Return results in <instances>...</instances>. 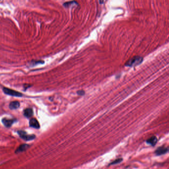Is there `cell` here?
<instances>
[{"mask_svg":"<svg viewBox=\"0 0 169 169\" xmlns=\"http://www.w3.org/2000/svg\"><path fill=\"white\" fill-rule=\"evenodd\" d=\"M143 61V58L140 56H135L129 59L125 64L126 67H133L140 64Z\"/></svg>","mask_w":169,"mask_h":169,"instance_id":"1","label":"cell"},{"mask_svg":"<svg viewBox=\"0 0 169 169\" xmlns=\"http://www.w3.org/2000/svg\"><path fill=\"white\" fill-rule=\"evenodd\" d=\"M18 133L19 136L24 140L26 141H30L33 140L35 138V135H30L28 134L26 132L23 130H18Z\"/></svg>","mask_w":169,"mask_h":169,"instance_id":"2","label":"cell"},{"mask_svg":"<svg viewBox=\"0 0 169 169\" xmlns=\"http://www.w3.org/2000/svg\"><path fill=\"white\" fill-rule=\"evenodd\" d=\"M3 91L4 93H6V94L9 95L10 96H15V97H22V94L14 90H12L11 89H9L8 88L4 87L3 88Z\"/></svg>","mask_w":169,"mask_h":169,"instance_id":"3","label":"cell"},{"mask_svg":"<svg viewBox=\"0 0 169 169\" xmlns=\"http://www.w3.org/2000/svg\"><path fill=\"white\" fill-rule=\"evenodd\" d=\"M15 121V120L10 119L7 118H4L2 120V123L7 128H9L13 124Z\"/></svg>","mask_w":169,"mask_h":169,"instance_id":"4","label":"cell"},{"mask_svg":"<svg viewBox=\"0 0 169 169\" xmlns=\"http://www.w3.org/2000/svg\"><path fill=\"white\" fill-rule=\"evenodd\" d=\"M29 125L32 128H33L36 129H38L40 128V125L39 123L35 118L31 119L29 121Z\"/></svg>","mask_w":169,"mask_h":169,"instance_id":"5","label":"cell"},{"mask_svg":"<svg viewBox=\"0 0 169 169\" xmlns=\"http://www.w3.org/2000/svg\"><path fill=\"white\" fill-rule=\"evenodd\" d=\"M168 152V149L165 147H159L155 151V153L157 156H160L165 154Z\"/></svg>","mask_w":169,"mask_h":169,"instance_id":"6","label":"cell"},{"mask_svg":"<svg viewBox=\"0 0 169 169\" xmlns=\"http://www.w3.org/2000/svg\"><path fill=\"white\" fill-rule=\"evenodd\" d=\"M157 141L158 139L156 136H152L146 140V143L152 146H154L156 144Z\"/></svg>","mask_w":169,"mask_h":169,"instance_id":"7","label":"cell"},{"mask_svg":"<svg viewBox=\"0 0 169 169\" xmlns=\"http://www.w3.org/2000/svg\"><path fill=\"white\" fill-rule=\"evenodd\" d=\"M29 145L28 144H22L20 145L18 148V149L15 151V153H19L20 152H23L25 151L26 149H27L29 147Z\"/></svg>","mask_w":169,"mask_h":169,"instance_id":"8","label":"cell"},{"mask_svg":"<svg viewBox=\"0 0 169 169\" xmlns=\"http://www.w3.org/2000/svg\"><path fill=\"white\" fill-rule=\"evenodd\" d=\"M33 114V112L32 109L27 108L24 110V115L25 117L29 118L32 117Z\"/></svg>","mask_w":169,"mask_h":169,"instance_id":"9","label":"cell"},{"mask_svg":"<svg viewBox=\"0 0 169 169\" xmlns=\"http://www.w3.org/2000/svg\"><path fill=\"white\" fill-rule=\"evenodd\" d=\"M20 106V104L18 101L12 102L9 104V108L11 110H14L18 108Z\"/></svg>","mask_w":169,"mask_h":169,"instance_id":"10","label":"cell"},{"mask_svg":"<svg viewBox=\"0 0 169 169\" xmlns=\"http://www.w3.org/2000/svg\"><path fill=\"white\" fill-rule=\"evenodd\" d=\"M122 160H123V159H121V158H119V159H116L115 161H114L113 162H112V163H111L109 165H112L117 164H119V163H120L121 161H122Z\"/></svg>","mask_w":169,"mask_h":169,"instance_id":"11","label":"cell"},{"mask_svg":"<svg viewBox=\"0 0 169 169\" xmlns=\"http://www.w3.org/2000/svg\"><path fill=\"white\" fill-rule=\"evenodd\" d=\"M77 94H78L79 95H83L85 94V92L83 90H79L77 92Z\"/></svg>","mask_w":169,"mask_h":169,"instance_id":"12","label":"cell"}]
</instances>
